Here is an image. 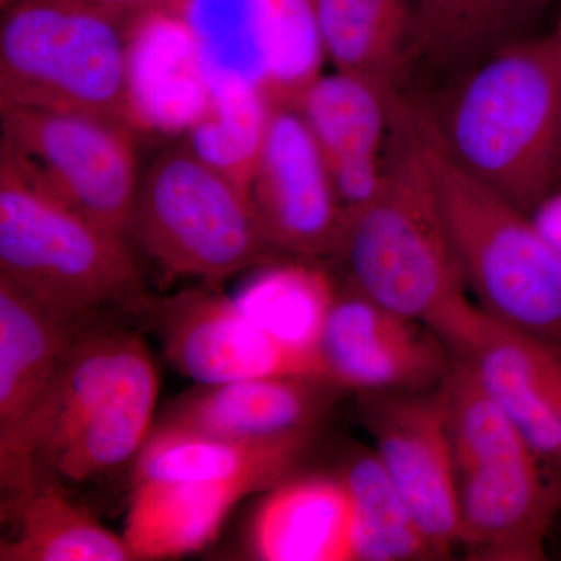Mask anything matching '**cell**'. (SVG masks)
<instances>
[{
    "label": "cell",
    "mask_w": 561,
    "mask_h": 561,
    "mask_svg": "<svg viewBox=\"0 0 561 561\" xmlns=\"http://www.w3.org/2000/svg\"><path fill=\"white\" fill-rule=\"evenodd\" d=\"M457 356L471 365L538 460L561 474V342L483 312L478 334Z\"/></svg>",
    "instance_id": "14"
},
{
    "label": "cell",
    "mask_w": 561,
    "mask_h": 561,
    "mask_svg": "<svg viewBox=\"0 0 561 561\" xmlns=\"http://www.w3.org/2000/svg\"><path fill=\"white\" fill-rule=\"evenodd\" d=\"M321 38L335 70L401 98L413 61L411 0H317Z\"/></svg>",
    "instance_id": "22"
},
{
    "label": "cell",
    "mask_w": 561,
    "mask_h": 561,
    "mask_svg": "<svg viewBox=\"0 0 561 561\" xmlns=\"http://www.w3.org/2000/svg\"><path fill=\"white\" fill-rule=\"evenodd\" d=\"M459 546L472 560L540 561L561 513V474L523 438L454 461Z\"/></svg>",
    "instance_id": "8"
},
{
    "label": "cell",
    "mask_w": 561,
    "mask_h": 561,
    "mask_svg": "<svg viewBox=\"0 0 561 561\" xmlns=\"http://www.w3.org/2000/svg\"><path fill=\"white\" fill-rule=\"evenodd\" d=\"M373 451L440 560L459 546V507L443 383L437 389L360 393Z\"/></svg>",
    "instance_id": "9"
},
{
    "label": "cell",
    "mask_w": 561,
    "mask_h": 561,
    "mask_svg": "<svg viewBox=\"0 0 561 561\" xmlns=\"http://www.w3.org/2000/svg\"><path fill=\"white\" fill-rule=\"evenodd\" d=\"M337 290V284L319 262L290 257L256 267L231 300L279 341L319 350Z\"/></svg>",
    "instance_id": "25"
},
{
    "label": "cell",
    "mask_w": 561,
    "mask_h": 561,
    "mask_svg": "<svg viewBox=\"0 0 561 561\" xmlns=\"http://www.w3.org/2000/svg\"><path fill=\"white\" fill-rule=\"evenodd\" d=\"M128 238L171 276L209 289L272 261L249 192L186 146L161 151L140 175Z\"/></svg>",
    "instance_id": "6"
},
{
    "label": "cell",
    "mask_w": 561,
    "mask_h": 561,
    "mask_svg": "<svg viewBox=\"0 0 561 561\" xmlns=\"http://www.w3.org/2000/svg\"><path fill=\"white\" fill-rule=\"evenodd\" d=\"M2 518L10 530L0 542L2 561L135 560L122 535L103 527L55 482L7 497Z\"/></svg>",
    "instance_id": "24"
},
{
    "label": "cell",
    "mask_w": 561,
    "mask_h": 561,
    "mask_svg": "<svg viewBox=\"0 0 561 561\" xmlns=\"http://www.w3.org/2000/svg\"><path fill=\"white\" fill-rule=\"evenodd\" d=\"M443 146L476 180L530 214L561 184V92L548 36H527L465 72Z\"/></svg>",
    "instance_id": "2"
},
{
    "label": "cell",
    "mask_w": 561,
    "mask_h": 561,
    "mask_svg": "<svg viewBox=\"0 0 561 561\" xmlns=\"http://www.w3.org/2000/svg\"><path fill=\"white\" fill-rule=\"evenodd\" d=\"M157 367L139 337L128 334L119 371L50 470L72 482L90 481L136 459L153 430Z\"/></svg>",
    "instance_id": "20"
},
{
    "label": "cell",
    "mask_w": 561,
    "mask_h": 561,
    "mask_svg": "<svg viewBox=\"0 0 561 561\" xmlns=\"http://www.w3.org/2000/svg\"><path fill=\"white\" fill-rule=\"evenodd\" d=\"M247 546L262 561H354L353 508L339 472H291L265 491Z\"/></svg>",
    "instance_id": "19"
},
{
    "label": "cell",
    "mask_w": 561,
    "mask_h": 561,
    "mask_svg": "<svg viewBox=\"0 0 561 561\" xmlns=\"http://www.w3.org/2000/svg\"><path fill=\"white\" fill-rule=\"evenodd\" d=\"M0 158L114 234H130L140 173L136 133L122 122L0 102Z\"/></svg>",
    "instance_id": "7"
},
{
    "label": "cell",
    "mask_w": 561,
    "mask_h": 561,
    "mask_svg": "<svg viewBox=\"0 0 561 561\" xmlns=\"http://www.w3.org/2000/svg\"><path fill=\"white\" fill-rule=\"evenodd\" d=\"M353 508L354 561L440 560L375 451H357L337 471Z\"/></svg>",
    "instance_id": "26"
},
{
    "label": "cell",
    "mask_w": 561,
    "mask_h": 561,
    "mask_svg": "<svg viewBox=\"0 0 561 561\" xmlns=\"http://www.w3.org/2000/svg\"><path fill=\"white\" fill-rule=\"evenodd\" d=\"M128 334H92L70 346L35 434L41 471L51 463L90 419L119 371Z\"/></svg>",
    "instance_id": "27"
},
{
    "label": "cell",
    "mask_w": 561,
    "mask_h": 561,
    "mask_svg": "<svg viewBox=\"0 0 561 561\" xmlns=\"http://www.w3.org/2000/svg\"><path fill=\"white\" fill-rule=\"evenodd\" d=\"M535 227L561 257V184L530 213Z\"/></svg>",
    "instance_id": "32"
},
{
    "label": "cell",
    "mask_w": 561,
    "mask_h": 561,
    "mask_svg": "<svg viewBox=\"0 0 561 561\" xmlns=\"http://www.w3.org/2000/svg\"><path fill=\"white\" fill-rule=\"evenodd\" d=\"M345 284L434 331L454 354L470 346L483 312L468 298L427 161L423 111L398 99L381 184L346 217L334 257Z\"/></svg>",
    "instance_id": "1"
},
{
    "label": "cell",
    "mask_w": 561,
    "mask_h": 561,
    "mask_svg": "<svg viewBox=\"0 0 561 561\" xmlns=\"http://www.w3.org/2000/svg\"><path fill=\"white\" fill-rule=\"evenodd\" d=\"M549 44H551L553 66H556L557 80H559L561 92V20L557 22L556 28L551 35H548Z\"/></svg>",
    "instance_id": "33"
},
{
    "label": "cell",
    "mask_w": 561,
    "mask_h": 561,
    "mask_svg": "<svg viewBox=\"0 0 561 561\" xmlns=\"http://www.w3.org/2000/svg\"><path fill=\"white\" fill-rule=\"evenodd\" d=\"M88 9L99 10L119 20H135L140 14L160 10H183L190 0H66Z\"/></svg>",
    "instance_id": "31"
},
{
    "label": "cell",
    "mask_w": 561,
    "mask_h": 561,
    "mask_svg": "<svg viewBox=\"0 0 561 561\" xmlns=\"http://www.w3.org/2000/svg\"><path fill=\"white\" fill-rule=\"evenodd\" d=\"M190 24L213 88L250 84L264 91L267 54L253 0H190Z\"/></svg>",
    "instance_id": "29"
},
{
    "label": "cell",
    "mask_w": 561,
    "mask_h": 561,
    "mask_svg": "<svg viewBox=\"0 0 561 561\" xmlns=\"http://www.w3.org/2000/svg\"><path fill=\"white\" fill-rule=\"evenodd\" d=\"M341 393L330 379L311 376L201 383L176 398L154 426L225 440L278 437L319 427Z\"/></svg>",
    "instance_id": "15"
},
{
    "label": "cell",
    "mask_w": 561,
    "mask_h": 561,
    "mask_svg": "<svg viewBox=\"0 0 561 561\" xmlns=\"http://www.w3.org/2000/svg\"><path fill=\"white\" fill-rule=\"evenodd\" d=\"M319 431L225 440L153 426L136 456L131 482H206L249 494L265 493L294 472Z\"/></svg>",
    "instance_id": "18"
},
{
    "label": "cell",
    "mask_w": 561,
    "mask_h": 561,
    "mask_svg": "<svg viewBox=\"0 0 561 561\" xmlns=\"http://www.w3.org/2000/svg\"><path fill=\"white\" fill-rule=\"evenodd\" d=\"M424 146L454 253L491 319L561 342V257L530 214L463 171L423 111Z\"/></svg>",
    "instance_id": "3"
},
{
    "label": "cell",
    "mask_w": 561,
    "mask_h": 561,
    "mask_svg": "<svg viewBox=\"0 0 561 561\" xmlns=\"http://www.w3.org/2000/svg\"><path fill=\"white\" fill-rule=\"evenodd\" d=\"M128 21L66 0H18L0 27V102L130 125Z\"/></svg>",
    "instance_id": "5"
},
{
    "label": "cell",
    "mask_w": 561,
    "mask_h": 561,
    "mask_svg": "<svg viewBox=\"0 0 561 561\" xmlns=\"http://www.w3.org/2000/svg\"><path fill=\"white\" fill-rule=\"evenodd\" d=\"M250 197L273 253L334 260L345 210L319 142L297 106L272 105Z\"/></svg>",
    "instance_id": "10"
},
{
    "label": "cell",
    "mask_w": 561,
    "mask_h": 561,
    "mask_svg": "<svg viewBox=\"0 0 561 561\" xmlns=\"http://www.w3.org/2000/svg\"><path fill=\"white\" fill-rule=\"evenodd\" d=\"M0 278L72 321L142 298L127 238L81 216L3 158Z\"/></svg>",
    "instance_id": "4"
},
{
    "label": "cell",
    "mask_w": 561,
    "mask_h": 561,
    "mask_svg": "<svg viewBox=\"0 0 561 561\" xmlns=\"http://www.w3.org/2000/svg\"><path fill=\"white\" fill-rule=\"evenodd\" d=\"M18 0H0V3H2V9H9V7L13 5V3H16Z\"/></svg>",
    "instance_id": "34"
},
{
    "label": "cell",
    "mask_w": 561,
    "mask_h": 561,
    "mask_svg": "<svg viewBox=\"0 0 561 561\" xmlns=\"http://www.w3.org/2000/svg\"><path fill=\"white\" fill-rule=\"evenodd\" d=\"M398 99L360 77L335 70L313 81L297 103L330 168L345 219L381 184Z\"/></svg>",
    "instance_id": "17"
},
{
    "label": "cell",
    "mask_w": 561,
    "mask_h": 561,
    "mask_svg": "<svg viewBox=\"0 0 561 561\" xmlns=\"http://www.w3.org/2000/svg\"><path fill=\"white\" fill-rule=\"evenodd\" d=\"M413 60L463 76L523 38L546 0H411Z\"/></svg>",
    "instance_id": "23"
},
{
    "label": "cell",
    "mask_w": 561,
    "mask_h": 561,
    "mask_svg": "<svg viewBox=\"0 0 561 561\" xmlns=\"http://www.w3.org/2000/svg\"><path fill=\"white\" fill-rule=\"evenodd\" d=\"M243 490L190 481L131 482L125 530L135 560L176 559L216 540Z\"/></svg>",
    "instance_id": "21"
},
{
    "label": "cell",
    "mask_w": 561,
    "mask_h": 561,
    "mask_svg": "<svg viewBox=\"0 0 561 561\" xmlns=\"http://www.w3.org/2000/svg\"><path fill=\"white\" fill-rule=\"evenodd\" d=\"M328 379L354 393L437 389L456 354L421 323L339 287L319 345Z\"/></svg>",
    "instance_id": "13"
},
{
    "label": "cell",
    "mask_w": 561,
    "mask_h": 561,
    "mask_svg": "<svg viewBox=\"0 0 561 561\" xmlns=\"http://www.w3.org/2000/svg\"><path fill=\"white\" fill-rule=\"evenodd\" d=\"M127 95L136 133L186 135L208 108L210 84L181 10L128 22Z\"/></svg>",
    "instance_id": "16"
},
{
    "label": "cell",
    "mask_w": 561,
    "mask_h": 561,
    "mask_svg": "<svg viewBox=\"0 0 561 561\" xmlns=\"http://www.w3.org/2000/svg\"><path fill=\"white\" fill-rule=\"evenodd\" d=\"M267 54L264 92L272 105L297 106L328 60L317 0H253Z\"/></svg>",
    "instance_id": "30"
},
{
    "label": "cell",
    "mask_w": 561,
    "mask_h": 561,
    "mask_svg": "<svg viewBox=\"0 0 561 561\" xmlns=\"http://www.w3.org/2000/svg\"><path fill=\"white\" fill-rule=\"evenodd\" d=\"M165 356L192 381L220 383L265 376L327 378L319 350L298 348L262 330L216 289L184 291L161 302L142 298Z\"/></svg>",
    "instance_id": "11"
},
{
    "label": "cell",
    "mask_w": 561,
    "mask_h": 561,
    "mask_svg": "<svg viewBox=\"0 0 561 561\" xmlns=\"http://www.w3.org/2000/svg\"><path fill=\"white\" fill-rule=\"evenodd\" d=\"M271 113L272 103L261 88H213L208 108L184 135V142L206 164L250 194Z\"/></svg>",
    "instance_id": "28"
},
{
    "label": "cell",
    "mask_w": 561,
    "mask_h": 561,
    "mask_svg": "<svg viewBox=\"0 0 561 561\" xmlns=\"http://www.w3.org/2000/svg\"><path fill=\"white\" fill-rule=\"evenodd\" d=\"M73 323L0 278V481L5 497L44 478L36 427L76 342Z\"/></svg>",
    "instance_id": "12"
}]
</instances>
